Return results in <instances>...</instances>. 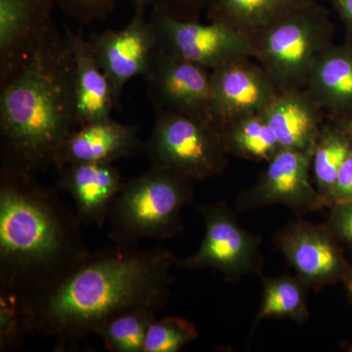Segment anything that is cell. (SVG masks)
Segmentation results:
<instances>
[{
  "mask_svg": "<svg viewBox=\"0 0 352 352\" xmlns=\"http://www.w3.org/2000/svg\"><path fill=\"white\" fill-rule=\"evenodd\" d=\"M346 29V41L352 43V0H327Z\"/></svg>",
  "mask_w": 352,
  "mask_h": 352,
  "instance_id": "31",
  "label": "cell"
},
{
  "mask_svg": "<svg viewBox=\"0 0 352 352\" xmlns=\"http://www.w3.org/2000/svg\"><path fill=\"white\" fill-rule=\"evenodd\" d=\"M312 152L281 150L268 162L258 183L236 201L238 212L283 205L300 217L328 208L310 180Z\"/></svg>",
  "mask_w": 352,
  "mask_h": 352,
  "instance_id": "11",
  "label": "cell"
},
{
  "mask_svg": "<svg viewBox=\"0 0 352 352\" xmlns=\"http://www.w3.org/2000/svg\"><path fill=\"white\" fill-rule=\"evenodd\" d=\"M274 242L296 276L314 292L344 282L351 270L327 223L315 224L298 217L276 234Z\"/></svg>",
  "mask_w": 352,
  "mask_h": 352,
  "instance_id": "10",
  "label": "cell"
},
{
  "mask_svg": "<svg viewBox=\"0 0 352 352\" xmlns=\"http://www.w3.org/2000/svg\"><path fill=\"white\" fill-rule=\"evenodd\" d=\"M351 201H352V151L344 160L336 178L332 192V206L333 204Z\"/></svg>",
  "mask_w": 352,
  "mask_h": 352,
  "instance_id": "30",
  "label": "cell"
},
{
  "mask_svg": "<svg viewBox=\"0 0 352 352\" xmlns=\"http://www.w3.org/2000/svg\"><path fill=\"white\" fill-rule=\"evenodd\" d=\"M263 291L254 329L264 319L286 318L302 325L309 319L307 286L298 276L281 275L270 278L261 275Z\"/></svg>",
  "mask_w": 352,
  "mask_h": 352,
  "instance_id": "23",
  "label": "cell"
},
{
  "mask_svg": "<svg viewBox=\"0 0 352 352\" xmlns=\"http://www.w3.org/2000/svg\"><path fill=\"white\" fill-rule=\"evenodd\" d=\"M144 151L152 166L204 180L222 175L228 164L221 132L206 120L176 113H156Z\"/></svg>",
  "mask_w": 352,
  "mask_h": 352,
  "instance_id": "6",
  "label": "cell"
},
{
  "mask_svg": "<svg viewBox=\"0 0 352 352\" xmlns=\"http://www.w3.org/2000/svg\"><path fill=\"white\" fill-rule=\"evenodd\" d=\"M196 208L205 224V236L198 251L177 259L176 265L190 270L219 271L230 283L251 273L261 276L264 264L261 239L241 226L226 201Z\"/></svg>",
  "mask_w": 352,
  "mask_h": 352,
  "instance_id": "7",
  "label": "cell"
},
{
  "mask_svg": "<svg viewBox=\"0 0 352 352\" xmlns=\"http://www.w3.org/2000/svg\"><path fill=\"white\" fill-rule=\"evenodd\" d=\"M74 56L76 126L111 118L117 105L89 41L69 30Z\"/></svg>",
  "mask_w": 352,
  "mask_h": 352,
  "instance_id": "19",
  "label": "cell"
},
{
  "mask_svg": "<svg viewBox=\"0 0 352 352\" xmlns=\"http://www.w3.org/2000/svg\"><path fill=\"white\" fill-rule=\"evenodd\" d=\"M193 182L155 166L124 182L107 219L113 244L133 247L144 238L166 240L182 233V212L193 199Z\"/></svg>",
  "mask_w": 352,
  "mask_h": 352,
  "instance_id": "4",
  "label": "cell"
},
{
  "mask_svg": "<svg viewBox=\"0 0 352 352\" xmlns=\"http://www.w3.org/2000/svg\"><path fill=\"white\" fill-rule=\"evenodd\" d=\"M157 46L208 71L252 58L251 38L219 23L179 20L159 12L149 17Z\"/></svg>",
  "mask_w": 352,
  "mask_h": 352,
  "instance_id": "8",
  "label": "cell"
},
{
  "mask_svg": "<svg viewBox=\"0 0 352 352\" xmlns=\"http://www.w3.org/2000/svg\"><path fill=\"white\" fill-rule=\"evenodd\" d=\"M276 134L282 150L312 152L326 115L302 89L279 91L261 113Z\"/></svg>",
  "mask_w": 352,
  "mask_h": 352,
  "instance_id": "17",
  "label": "cell"
},
{
  "mask_svg": "<svg viewBox=\"0 0 352 352\" xmlns=\"http://www.w3.org/2000/svg\"><path fill=\"white\" fill-rule=\"evenodd\" d=\"M156 310L139 307L116 315L95 331L104 346L112 352H143L150 325L156 320Z\"/></svg>",
  "mask_w": 352,
  "mask_h": 352,
  "instance_id": "24",
  "label": "cell"
},
{
  "mask_svg": "<svg viewBox=\"0 0 352 352\" xmlns=\"http://www.w3.org/2000/svg\"><path fill=\"white\" fill-rule=\"evenodd\" d=\"M328 118V117H327ZM331 119V118H330ZM340 124L352 139V119H333Z\"/></svg>",
  "mask_w": 352,
  "mask_h": 352,
  "instance_id": "32",
  "label": "cell"
},
{
  "mask_svg": "<svg viewBox=\"0 0 352 352\" xmlns=\"http://www.w3.org/2000/svg\"><path fill=\"white\" fill-rule=\"evenodd\" d=\"M298 0H212L206 11L210 22L219 23L252 38Z\"/></svg>",
  "mask_w": 352,
  "mask_h": 352,
  "instance_id": "22",
  "label": "cell"
},
{
  "mask_svg": "<svg viewBox=\"0 0 352 352\" xmlns=\"http://www.w3.org/2000/svg\"><path fill=\"white\" fill-rule=\"evenodd\" d=\"M142 76L155 112L182 113L215 126L210 71L157 46Z\"/></svg>",
  "mask_w": 352,
  "mask_h": 352,
  "instance_id": "9",
  "label": "cell"
},
{
  "mask_svg": "<svg viewBox=\"0 0 352 352\" xmlns=\"http://www.w3.org/2000/svg\"><path fill=\"white\" fill-rule=\"evenodd\" d=\"M177 258L163 248L118 245L89 252L54 281L17 298L24 335L56 340L75 351L104 322L134 308L166 307Z\"/></svg>",
  "mask_w": 352,
  "mask_h": 352,
  "instance_id": "1",
  "label": "cell"
},
{
  "mask_svg": "<svg viewBox=\"0 0 352 352\" xmlns=\"http://www.w3.org/2000/svg\"><path fill=\"white\" fill-rule=\"evenodd\" d=\"M344 285H346L347 292H349V295L351 296L352 298V265L351 267V270H349V275H347L346 279L344 280Z\"/></svg>",
  "mask_w": 352,
  "mask_h": 352,
  "instance_id": "33",
  "label": "cell"
},
{
  "mask_svg": "<svg viewBox=\"0 0 352 352\" xmlns=\"http://www.w3.org/2000/svg\"><path fill=\"white\" fill-rule=\"evenodd\" d=\"M138 127L112 118L76 126L58 153L55 168L76 163H113L144 150Z\"/></svg>",
  "mask_w": 352,
  "mask_h": 352,
  "instance_id": "16",
  "label": "cell"
},
{
  "mask_svg": "<svg viewBox=\"0 0 352 352\" xmlns=\"http://www.w3.org/2000/svg\"><path fill=\"white\" fill-rule=\"evenodd\" d=\"M305 89L326 117L352 119V43L332 44L315 61Z\"/></svg>",
  "mask_w": 352,
  "mask_h": 352,
  "instance_id": "18",
  "label": "cell"
},
{
  "mask_svg": "<svg viewBox=\"0 0 352 352\" xmlns=\"http://www.w3.org/2000/svg\"><path fill=\"white\" fill-rule=\"evenodd\" d=\"M76 127L69 30L56 25L0 90L1 168L36 175L55 168Z\"/></svg>",
  "mask_w": 352,
  "mask_h": 352,
  "instance_id": "2",
  "label": "cell"
},
{
  "mask_svg": "<svg viewBox=\"0 0 352 352\" xmlns=\"http://www.w3.org/2000/svg\"><path fill=\"white\" fill-rule=\"evenodd\" d=\"M36 175L0 168V295L19 298L89 252L76 212Z\"/></svg>",
  "mask_w": 352,
  "mask_h": 352,
  "instance_id": "3",
  "label": "cell"
},
{
  "mask_svg": "<svg viewBox=\"0 0 352 352\" xmlns=\"http://www.w3.org/2000/svg\"><path fill=\"white\" fill-rule=\"evenodd\" d=\"M220 132L227 153L248 161L268 163L282 150L276 134L261 113L231 120Z\"/></svg>",
  "mask_w": 352,
  "mask_h": 352,
  "instance_id": "21",
  "label": "cell"
},
{
  "mask_svg": "<svg viewBox=\"0 0 352 352\" xmlns=\"http://www.w3.org/2000/svg\"><path fill=\"white\" fill-rule=\"evenodd\" d=\"M326 222L336 239L352 249V201L333 204Z\"/></svg>",
  "mask_w": 352,
  "mask_h": 352,
  "instance_id": "29",
  "label": "cell"
},
{
  "mask_svg": "<svg viewBox=\"0 0 352 352\" xmlns=\"http://www.w3.org/2000/svg\"><path fill=\"white\" fill-rule=\"evenodd\" d=\"M53 0H0V85L24 66L55 27Z\"/></svg>",
  "mask_w": 352,
  "mask_h": 352,
  "instance_id": "14",
  "label": "cell"
},
{
  "mask_svg": "<svg viewBox=\"0 0 352 352\" xmlns=\"http://www.w3.org/2000/svg\"><path fill=\"white\" fill-rule=\"evenodd\" d=\"M24 336L18 315L17 298L0 295V351L18 349Z\"/></svg>",
  "mask_w": 352,
  "mask_h": 352,
  "instance_id": "27",
  "label": "cell"
},
{
  "mask_svg": "<svg viewBox=\"0 0 352 352\" xmlns=\"http://www.w3.org/2000/svg\"><path fill=\"white\" fill-rule=\"evenodd\" d=\"M352 151V139L335 120L326 117L315 140L311 155V170L315 188L332 206L333 184L340 168Z\"/></svg>",
  "mask_w": 352,
  "mask_h": 352,
  "instance_id": "20",
  "label": "cell"
},
{
  "mask_svg": "<svg viewBox=\"0 0 352 352\" xmlns=\"http://www.w3.org/2000/svg\"><path fill=\"white\" fill-rule=\"evenodd\" d=\"M55 6L80 23L107 19L115 9L116 0H53Z\"/></svg>",
  "mask_w": 352,
  "mask_h": 352,
  "instance_id": "28",
  "label": "cell"
},
{
  "mask_svg": "<svg viewBox=\"0 0 352 352\" xmlns=\"http://www.w3.org/2000/svg\"><path fill=\"white\" fill-rule=\"evenodd\" d=\"M210 78L219 131L231 120L263 112L279 92L263 67L251 58L210 71Z\"/></svg>",
  "mask_w": 352,
  "mask_h": 352,
  "instance_id": "13",
  "label": "cell"
},
{
  "mask_svg": "<svg viewBox=\"0 0 352 352\" xmlns=\"http://www.w3.org/2000/svg\"><path fill=\"white\" fill-rule=\"evenodd\" d=\"M56 170L57 188L74 199L82 223L99 228L105 226L111 206L124 182L119 170L113 163H76Z\"/></svg>",
  "mask_w": 352,
  "mask_h": 352,
  "instance_id": "15",
  "label": "cell"
},
{
  "mask_svg": "<svg viewBox=\"0 0 352 352\" xmlns=\"http://www.w3.org/2000/svg\"><path fill=\"white\" fill-rule=\"evenodd\" d=\"M333 32L325 7L298 0L252 36V58L279 91L302 89L315 61L333 43Z\"/></svg>",
  "mask_w": 352,
  "mask_h": 352,
  "instance_id": "5",
  "label": "cell"
},
{
  "mask_svg": "<svg viewBox=\"0 0 352 352\" xmlns=\"http://www.w3.org/2000/svg\"><path fill=\"white\" fill-rule=\"evenodd\" d=\"M195 326L180 317L155 320L148 329L143 352H178L198 338Z\"/></svg>",
  "mask_w": 352,
  "mask_h": 352,
  "instance_id": "25",
  "label": "cell"
},
{
  "mask_svg": "<svg viewBox=\"0 0 352 352\" xmlns=\"http://www.w3.org/2000/svg\"><path fill=\"white\" fill-rule=\"evenodd\" d=\"M134 9L142 8L179 20L200 21L212 0H126Z\"/></svg>",
  "mask_w": 352,
  "mask_h": 352,
  "instance_id": "26",
  "label": "cell"
},
{
  "mask_svg": "<svg viewBox=\"0 0 352 352\" xmlns=\"http://www.w3.org/2000/svg\"><path fill=\"white\" fill-rule=\"evenodd\" d=\"M145 9H134V15L124 29L108 30L89 39L102 71L112 87L116 103L129 80L143 76L157 46L156 31L146 17Z\"/></svg>",
  "mask_w": 352,
  "mask_h": 352,
  "instance_id": "12",
  "label": "cell"
}]
</instances>
